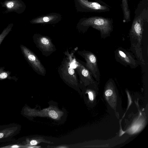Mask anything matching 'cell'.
Returning <instances> with one entry per match:
<instances>
[{"label": "cell", "mask_w": 148, "mask_h": 148, "mask_svg": "<svg viewBox=\"0 0 148 148\" xmlns=\"http://www.w3.org/2000/svg\"><path fill=\"white\" fill-rule=\"evenodd\" d=\"M148 22V8H145L136 14L129 33L130 50L140 64L145 65L143 54L142 37L144 25Z\"/></svg>", "instance_id": "6da1fadb"}, {"label": "cell", "mask_w": 148, "mask_h": 148, "mask_svg": "<svg viewBox=\"0 0 148 148\" xmlns=\"http://www.w3.org/2000/svg\"><path fill=\"white\" fill-rule=\"evenodd\" d=\"M32 38L36 47L44 56L48 57L56 50L55 45L49 37L35 34Z\"/></svg>", "instance_id": "8992f818"}, {"label": "cell", "mask_w": 148, "mask_h": 148, "mask_svg": "<svg viewBox=\"0 0 148 148\" xmlns=\"http://www.w3.org/2000/svg\"><path fill=\"white\" fill-rule=\"evenodd\" d=\"M5 67H0V80L5 79H13L16 81L18 78L15 76H11V72L4 70Z\"/></svg>", "instance_id": "4fadbf2b"}, {"label": "cell", "mask_w": 148, "mask_h": 148, "mask_svg": "<svg viewBox=\"0 0 148 148\" xmlns=\"http://www.w3.org/2000/svg\"><path fill=\"white\" fill-rule=\"evenodd\" d=\"M74 51L70 53L68 49L64 53V56L58 69L60 78L70 84L76 85L78 83V74L73 60Z\"/></svg>", "instance_id": "3957f363"}, {"label": "cell", "mask_w": 148, "mask_h": 148, "mask_svg": "<svg viewBox=\"0 0 148 148\" xmlns=\"http://www.w3.org/2000/svg\"><path fill=\"white\" fill-rule=\"evenodd\" d=\"M49 115L53 119H56L58 117L57 113L53 110L50 111L49 112Z\"/></svg>", "instance_id": "2e32d148"}, {"label": "cell", "mask_w": 148, "mask_h": 148, "mask_svg": "<svg viewBox=\"0 0 148 148\" xmlns=\"http://www.w3.org/2000/svg\"><path fill=\"white\" fill-rule=\"evenodd\" d=\"M75 5L77 11L84 12L100 13L109 12L110 6L100 0L93 1L88 0H74Z\"/></svg>", "instance_id": "277c9868"}, {"label": "cell", "mask_w": 148, "mask_h": 148, "mask_svg": "<svg viewBox=\"0 0 148 148\" xmlns=\"http://www.w3.org/2000/svg\"><path fill=\"white\" fill-rule=\"evenodd\" d=\"M13 24L11 23L4 29L2 33L0 34V45L1 43L4 39L12 30Z\"/></svg>", "instance_id": "5bb4252c"}, {"label": "cell", "mask_w": 148, "mask_h": 148, "mask_svg": "<svg viewBox=\"0 0 148 148\" xmlns=\"http://www.w3.org/2000/svg\"><path fill=\"white\" fill-rule=\"evenodd\" d=\"M77 54L83 58L86 61L84 66L96 79L99 80L100 73L97 64L96 55L91 51L84 50L78 51Z\"/></svg>", "instance_id": "ba28073f"}, {"label": "cell", "mask_w": 148, "mask_h": 148, "mask_svg": "<svg viewBox=\"0 0 148 148\" xmlns=\"http://www.w3.org/2000/svg\"><path fill=\"white\" fill-rule=\"evenodd\" d=\"M21 129V125L16 123L0 125V143L12 141L19 133Z\"/></svg>", "instance_id": "9c48e42d"}, {"label": "cell", "mask_w": 148, "mask_h": 148, "mask_svg": "<svg viewBox=\"0 0 148 148\" xmlns=\"http://www.w3.org/2000/svg\"><path fill=\"white\" fill-rule=\"evenodd\" d=\"M61 19L60 14L52 13L37 17L30 21V22L32 24H53L58 23Z\"/></svg>", "instance_id": "8fae6325"}, {"label": "cell", "mask_w": 148, "mask_h": 148, "mask_svg": "<svg viewBox=\"0 0 148 148\" xmlns=\"http://www.w3.org/2000/svg\"><path fill=\"white\" fill-rule=\"evenodd\" d=\"M113 92L112 90L108 89L106 90L105 92V95L107 96H109L111 95Z\"/></svg>", "instance_id": "e0dca14e"}, {"label": "cell", "mask_w": 148, "mask_h": 148, "mask_svg": "<svg viewBox=\"0 0 148 148\" xmlns=\"http://www.w3.org/2000/svg\"><path fill=\"white\" fill-rule=\"evenodd\" d=\"M0 148H20L24 147L23 146L18 140L16 141H14L10 144L6 145L1 147Z\"/></svg>", "instance_id": "9a60e30c"}, {"label": "cell", "mask_w": 148, "mask_h": 148, "mask_svg": "<svg viewBox=\"0 0 148 148\" xmlns=\"http://www.w3.org/2000/svg\"><path fill=\"white\" fill-rule=\"evenodd\" d=\"M89 98L92 101L93 99V96L92 93L91 92H88Z\"/></svg>", "instance_id": "d6986e66"}, {"label": "cell", "mask_w": 148, "mask_h": 148, "mask_svg": "<svg viewBox=\"0 0 148 148\" xmlns=\"http://www.w3.org/2000/svg\"><path fill=\"white\" fill-rule=\"evenodd\" d=\"M20 48L25 59L34 71L40 75L45 76L46 70L37 56L24 45H21Z\"/></svg>", "instance_id": "5b68a950"}, {"label": "cell", "mask_w": 148, "mask_h": 148, "mask_svg": "<svg viewBox=\"0 0 148 148\" xmlns=\"http://www.w3.org/2000/svg\"><path fill=\"white\" fill-rule=\"evenodd\" d=\"M113 23L112 18L96 16L84 17L79 20L77 28L79 32L84 33L91 27L99 30L101 38H105L113 31Z\"/></svg>", "instance_id": "7a4b0ae2"}, {"label": "cell", "mask_w": 148, "mask_h": 148, "mask_svg": "<svg viewBox=\"0 0 148 148\" xmlns=\"http://www.w3.org/2000/svg\"><path fill=\"white\" fill-rule=\"evenodd\" d=\"M128 0H121V7L123 14V22H128L131 20L130 12L129 9Z\"/></svg>", "instance_id": "7c38bea8"}, {"label": "cell", "mask_w": 148, "mask_h": 148, "mask_svg": "<svg viewBox=\"0 0 148 148\" xmlns=\"http://www.w3.org/2000/svg\"><path fill=\"white\" fill-rule=\"evenodd\" d=\"M114 56L116 62L131 69L136 68L140 64L132 53L122 47L115 50Z\"/></svg>", "instance_id": "52a82bcc"}, {"label": "cell", "mask_w": 148, "mask_h": 148, "mask_svg": "<svg viewBox=\"0 0 148 148\" xmlns=\"http://www.w3.org/2000/svg\"><path fill=\"white\" fill-rule=\"evenodd\" d=\"M1 4L2 7L6 9L3 12L5 14L15 12L20 14L24 12L26 7L25 4L21 0H5L1 2Z\"/></svg>", "instance_id": "30bf717a"}, {"label": "cell", "mask_w": 148, "mask_h": 148, "mask_svg": "<svg viewBox=\"0 0 148 148\" xmlns=\"http://www.w3.org/2000/svg\"><path fill=\"white\" fill-rule=\"evenodd\" d=\"M37 144V142L35 140H32L30 141L29 144L31 145H35Z\"/></svg>", "instance_id": "ac0fdd59"}]
</instances>
